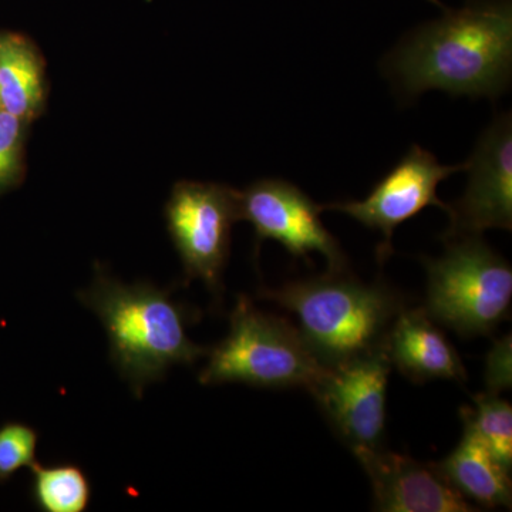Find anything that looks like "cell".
I'll use <instances>...</instances> for the list:
<instances>
[{
  "label": "cell",
  "instance_id": "52a82bcc",
  "mask_svg": "<svg viewBox=\"0 0 512 512\" xmlns=\"http://www.w3.org/2000/svg\"><path fill=\"white\" fill-rule=\"evenodd\" d=\"M392 363L382 348L326 369L308 390L352 453L383 447Z\"/></svg>",
  "mask_w": 512,
  "mask_h": 512
},
{
  "label": "cell",
  "instance_id": "e0dca14e",
  "mask_svg": "<svg viewBox=\"0 0 512 512\" xmlns=\"http://www.w3.org/2000/svg\"><path fill=\"white\" fill-rule=\"evenodd\" d=\"M37 441L39 434L28 424L8 423L0 429V481L36 463Z\"/></svg>",
  "mask_w": 512,
  "mask_h": 512
},
{
  "label": "cell",
  "instance_id": "9c48e42d",
  "mask_svg": "<svg viewBox=\"0 0 512 512\" xmlns=\"http://www.w3.org/2000/svg\"><path fill=\"white\" fill-rule=\"evenodd\" d=\"M457 171H467V163L443 165L430 151L413 146L365 200L335 202L322 208L345 212L365 227L383 234V242L377 248V259L383 264L393 254L392 238L399 225L429 205L447 211V204L437 197V188Z\"/></svg>",
  "mask_w": 512,
  "mask_h": 512
},
{
  "label": "cell",
  "instance_id": "d6986e66",
  "mask_svg": "<svg viewBox=\"0 0 512 512\" xmlns=\"http://www.w3.org/2000/svg\"><path fill=\"white\" fill-rule=\"evenodd\" d=\"M485 382L490 393L500 394L511 389V335L497 340L488 353Z\"/></svg>",
  "mask_w": 512,
  "mask_h": 512
},
{
  "label": "cell",
  "instance_id": "7c38bea8",
  "mask_svg": "<svg viewBox=\"0 0 512 512\" xmlns=\"http://www.w3.org/2000/svg\"><path fill=\"white\" fill-rule=\"evenodd\" d=\"M383 348L392 366L414 383L467 380L466 366L457 350L423 308L402 309L387 332Z\"/></svg>",
  "mask_w": 512,
  "mask_h": 512
},
{
  "label": "cell",
  "instance_id": "277c9868",
  "mask_svg": "<svg viewBox=\"0 0 512 512\" xmlns=\"http://www.w3.org/2000/svg\"><path fill=\"white\" fill-rule=\"evenodd\" d=\"M200 373L205 386L244 383L252 387L311 389L325 373L298 328L281 316L256 308L247 295H238L229 316V333L208 349Z\"/></svg>",
  "mask_w": 512,
  "mask_h": 512
},
{
  "label": "cell",
  "instance_id": "8992f818",
  "mask_svg": "<svg viewBox=\"0 0 512 512\" xmlns=\"http://www.w3.org/2000/svg\"><path fill=\"white\" fill-rule=\"evenodd\" d=\"M165 218L188 281L200 279L210 292L221 293L232 227L241 220L239 191L227 185L181 181L171 191Z\"/></svg>",
  "mask_w": 512,
  "mask_h": 512
},
{
  "label": "cell",
  "instance_id": "2e32d148",
  "mask_svg": "<svg viewBox=\"0 0 512 512\" xmlns=\"http://www.w3.org/2000/svg\"><path fill=\"white\" fill-rule=\"evenodd\" d=\"M476 409H461V419L477 431L485 446L508 471L512 468V407L498 394L485 392L474 396Z\"/></svg>",
  "mask_w": 512,
  "mask_h": 512
},
{
  "label": "cell",
  "instance_id": "30bf717a",
  "mask_svg": "<svg viewBox=\"0 0 512 512\" xmlns=\"http://www.w3.org/2000/svg\"><path fill=\"white\" fill-rule=\"evenodd\" d=\"M467 190L447 205L450 227L444 238L481 237L490 228L512 229V124L503 114L485 130L467 161Z\"/></svg>",
  "mask_w": 512,
  "mask_h": 512
},
{
  "label": "cell",
  "instance_id": "4fadbf2b",
  "mask_svg": "<svg viewBox=\"0 0 512 512\" xmlns=\"http://www.w3.org/2000/svg\"><path fill=\"white\" fill-rule=\"evenodd\" d=\"M460 443L446 460L439 463L447 480L467 500L481 507H505L512 504L511 471L494 457L467 420Z\"/></svg>",
  "mask_w": 512,
  "mask_h": 512
},
{
  "label": "cell",
  "instance_id": "ffe728a7",
  "mask_svg": "<svg viewBox=\"0 0 512 512\" xmlns=\"http://www.w3.org/2000/svg\"><path fill=\"white\" fill-rule=\"evenodd\" d=\"M431 2L437 3V5H440L439 0H431Z\"/></svg>",
  "mask_w": 512,
  "mask_h": 512
},
{
  "label": "cell",
  "instance_id": "8fae6325",
  "mask_svg": "<svg viewBox=\"0 0 512 512\" xmlns=\"http://www.w3.org/2000/svg\"><path fill=\"white\" fill-rule=\"evenodd\" d=\"M373 488V510L382 512H471L474 507L447 480L439 463H421L384 450L356 451Z\"/></svg>",
  "mask_w": 512,
  "mask_h": 512
},
{
  "label": "cell",
  "instance_id": "9a60e30c",
  "mask_svg": "<svg viewBox=\"0 0 512 512\" xmlns=\"http://www.w3.org/2000/svg\"><path fill=\"white\" fill-rule=\"evenodd\" d=\"M32 495L46 512H83L92 498L89 478L74 464L32 467Z\"/></svg>",
  "mask_w": 512,
  "mask_h": 512
},
{
  "label": "cell",
  "instance_id": "3957f363",
  "mask_svg": "<svg viewBox=\"0 0 512 512\" xmlns=\"http://www.w3.org/2000/svg\"><path fill=\"white\" fill-rule=\"evenodd\" d=\"M259 296L298 319L302 339L326 369L382 348L394 319L406 308L399 292L365 284L348 271L261 289Z\"/></svg>",
  "mask_w": 512,
  "mask_h": 512
},
{
  "label": "cell",
  "instance_id": "7a4b0ae2",
  "mask_svg": "<svg viewBox=\"0 0 512 512\" xmlns=\"http://www.w3.org/2000/svg\"><path fill=\"white\" fill-rule=\"evenodd\" d=\"M77 298L103 323L111 360L137 397L171 366L192 365L208 353L187 335L195 313L147 282L124 285L97 268L93 285Z\"/></svg>",
  "mask_w": 512,
  "mask_h": 512
},
{
  "label": "cell",
  "instance_id": "ba28073f",
  "mask_svg": "<svg viewBox=\"0 0 512 512\" xmlns=\"http://www.w3.org/2000/svg\"><path fill=\"white\" fill-rule=\"evenodd\" d=\"M239 210L241 220L254 225L256 247L265 239H274L293 258L309 262V254L318 252L328 261L329 271H348V259L338 239L320 220L322 205L296 185L275 178L256 181L239 191Z\"/></svg>",
  "mask_w": 512,
  "mask_h": 512
},
{
  "label": "cell",
  "instance_id": "ac0fdd59",
  "mask_svg": "<svg viewBox=\"0 0 512 512\" xmlns=\"http://www.w3.org/2000/svg\"><path fill=\"white\" fill-rule=\"evenodd\" d=\"M23 126L25 121L0 109V192L22 175Z\"/></svg>",
  "mask_w": 512,
  "mask_h": 512
},
{
  "label": "cell",
  "instance_id": "6da1fadb",
  "mask_svg": "<svg viewBox=\"0 0 512 512\" xmlns=\"http://www.w3.org/2000/svg\"><path fill=\"white\" fill-rule=\"evenodd\" d=\"M386 66L406 96L433 89L453 96H498L511 77V6L495 3L448 13L397 47Z\"/></svg>",
  "mask_w": 512,
  "mask_h": 512
},
{
  "label": "cell",
  "instance_id": "5bb4252c",
  "mask_svg": "<svg viewBox=\"0 0 512 512\" xmlns=\"http://www.w3.org/2000/svg\"><path fill=\"white\" fill-rule=\"evenodd\" d=\"M45 96L39 50L28 37L0 30V109L28 123L45 107Z\"/></svg>",
  "mask_w": 512,
  "mask_h": 512
},
{
  "label": "cell",
  "instance_id": "5b68a950",
  "mask_svg": "<svg viewBox=\"0 0 512 512\" xmlns=\"http://www.w3.org/2000/svg\"><path fill=\"white\" fill-rule=\"evenodd\" d=\"M427 295L423 311L463 338L488 336L510 318L511 265L481 237L447 239L440 258H423Z\"/></svg>",
  "mask_w": 512,
  "mask_h": 512
}]
</instances>
